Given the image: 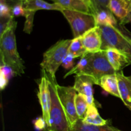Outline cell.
<instances>
[{
  "label": "cell",
  "mask_w": 131,
  "mask_h": 131,
  "mask_svg": "<svg viewBox=\"0 0 131 131\" xmlns=\"http://www.w3.org/2000/svg\"><path fill=\"white\" fill-rule=\"evenodd\" d=\"M16 27L17 22L12 19L7 29L0 36L1 63L10 67L15 75L21 76L25 73L26 67L17 51L15 34Z\"/></svg>",
  "instance_id": "cell-1"
},
{
  "label": "cell",
  "mask_w": 131,
  "mask_h": 131,
  "mask_svg": "<svg viewBox=\"0 0 131 131\" xmlns=\"http://www.w3.org/2000/svg\"><path fill=\"white\" fill-rule=\"evenodd\" d=\"M49 79V88L51 94V108L49 111V124L46 130L53 131H70V127L67 118L60 102L57 90H56V79L51 78L46 72Z\"/></svg>",
  "instance_id": "cell-2"
},
{
  "label": "cell",
  "mask_w": 131,
  "mask_h": 131,
  "mask_svg": "<svg viewBox=\"0 0 131 131\" xmlns=\"http://www.w3.org/2000/svg\"><path fill=\"white\" fill-rule=\"evenodd\" d=\"M72 40H61L50 47L44 52L43 60L40 63L42 72H46L54 79L56 78V72L69 54V48Z\"/></svg>",
  "instance_id": "cell-3"
},
{
  "label": "cell",
  "mask_w": 131,
  "mask_h": 131,
  "mask_svg": "<svg viewBox=\"0 0 131 131\" xmlns=\"http://www.w3.org/2000/svg\"><path fill=\"white\" fill-rule=\"evenodd\" d=\"M99 27L102 33L101 50L115 49L131 58V38L129 36L126 35L116 27Z\"/></svg>",
  "instance_id": "cell-4"
},
{
  "label": "cell",
  "mask_w": 131,
  "mask_h": 131,
  "mask_svg": "<svg viewBox=\"0 0 131 131\" xmlns=\"http://www.w3.org/2000/svg\"><path fill=\"white\" fill-rule=\"evenodd\" d=\"M61 12L69 22L72 30L74 38L81 37L87 31L97 26L95 16L92 14L66 9Z\"/></svg>",
  "instance_id": "cell-5"
},
{
  "label": "cell",
  "mask_w": 131,
  "mask_h": 131,
  "mask_svg": "<svg viewBox=\"0 0 131 131\" xmlns=\"http://www.w3.org/2000/svg\"><path fill=\"white\" fill-rule=\"evenodd\" d=\"M88 65L82 74L90 75L97 82L104 75L116 74L106 56V51H101L95 53H89Z\"/></svg>",
  "instance_id": "cell-6"
},
{
  "label": "cell",
  "mask_w": 131,
  "mask_h": 131,
  "mask_svg": "<svg viewBox=\"0 0 131 131\" xmlns=\"http://www.w3.org/2000/svg\"><path fill=\"white\" fill-rule=\"evenodd\" d=\"M56 90L71 129L79 119L75 105V97L77 92L74 86H63L59 85L58 83L56 84Z\"/></svg>",
  "instance_id": "cell-7"
},
{
  "label": "cell",
  "mask_w": 131,
  "mask_h": 131,
  "mask_svg": "<svg viewBox=\"0 0 131 131\" xmlns=\"http://www.w3.org/2000/svg\"><path fill=\"white\" fill-rule=\"evenodd\" d=\"M38 82V101L42 110V117L44 119L47 127L49 124V111L51 108V94L49 88V79L44 72Z\"/></svg>",
  "instance_id": "cell-8"
},
{
  "label": "cell",
  "mask_w": 131,
  "mask_h": 131,
  "mask_svg": "<svg viewBox=\"0 0 131 131\" xmlns=\"http://www.w3.org/2000/svg\"><path fill=\"white\" fill-rule=\"evenodd\" d=\"M93 85H98V82L93 78L84 74H78L75 76L74 88L78 93L85 95L88 104L95 105L93 97Z\"/></svg>",
  "instance_id": "cell-9"
},
{
  "label": "cell",
  "mask_w": 131,
  "mask_h": 131,
  "mask_svg": "<svg viewBox=\"0 0 131 131\" xmlns=\"http://www.w3.org/2000/svg\"><path fill=\"white\" fill-rule=\"evenodd\" d=\"M109 9L120 24L131 23V0H110Z\"/></svg>",
  "instance_id": "cell-10"
},
{
  "label": "cell",
  "mask_w": 131,
  "mask_h": 131,
  "mask_svg": "<svg viewBox=\"0 0 131 131\" xmlns=\"http://www.w3.org/2000/svg\"><path fill=\"white\" fill-rule=\"evenodd\" d=\"M83 46L88 53H95L101 51L102 33L98 26L87 31L82 35Z\"/></svg>",
  "instance_id": "cell-11"
},
{
  "label": "cell",
  "mask_w": 131,
  "mask_h": 131,
  "mask_svg": "<svg viewBox=\"0 0 131 131\" xmlns=\"http://www.w3.org/2000/svg\"><path fill=\"white\" fill-rule=\"evenodd\" d=\"M107 58L116 72L122 71L126 67L131 65V58L125 54L115 49L106 50Z\"/></svg>",
  "instance_id": "cell-12"
},
{
  "label": "cell",
  "mask_w": 131,
  "mask_h": 131,
  "mask_svg": "<svg viewBox=\"0 0 131 131\" xmlns=\"http://www.w3.org/2000/svg\"><path fill=\"white\" fill-rule=\"evenodd\" d=\"M116 74L118 82L120 99L131 111V75L126 76L123 71L118 72Z\"/></svg>",
  "instance_id": "cell-13"
},
{
  "label": "cell",
  "mask_w": 131,
  "mask_h": 131,
  "mask_svg": "<svg viewBox=\"0 0 131 131\" xmlns=\"http://www.w3.org/2000/svg\"><path fill=\"white\" fill-rule=\"evenodd\" d=\"M26 10L35 12L40 10H57L61 12L65 10L57 3H49L44 0H21Z\"/></svg>",
  "instance_id": "cell-14"
},
{
  "label": "cell",
  "mask_w": 131,
  "mask_h": 131,
  "mask_svg": "<svg viewBox=\"0 0 131 131\" xmlns=\"http://www.w3.org/2000/svg\"><path fill=\"white\" fill-rule=\"evenodd\" d=\"M57 3L64 9L92 14L90 4L84 0H51Z\"/></svg>",
  "instance_id": "cell-15"
},
{
  "label": "cell",
  "mask_w": 131,
  "mask_h": 131,
  "mask_svg": "<svg viewBox=\"0 0 131 131\" xmlns=\"http://www.w3.org/2000/svg\"><path fill=\"white\" fill-rule=\"evenodd\" d=\"M99 86L107 93L120 99L118 82L116 74L104 75L99 79Z\"/></svg>",
  "instance_id": "cell-16"
},
{
  "label": "cell",
  "mask_w": 131,
  "mask_h": 131,
  "mask_svg": "<svg viewBox=\"0 0 131 131\" xmlns=\"http://www.w3.org/2000/svg\"><path fill=\"white\" fill-rule=\"evenodd\" d=\"M82 120L84 124L96 126L106 125L110 123L109 120H104L101 117L95 105L88 106L85 116Z\"/></svg>",
  "instance_id": "cell-17"
},
{
  "label": "cell",
  "mask_w": 131,
  "mask_h": 131,
  "mask_svg": "<svg viewBox=\"0 0 131 131\" xmlns=\"http://www.w3.org/2000/svg\"><path fill=\"white\" fill-rule=\"evenodd\" d=\"M96 25L118 28L117 19L110 10H102L94 15Z\"/></svg>",
  "instance_id": "cell-18"
},
{
  "label": "cell",
  "mask_w": 131,
  "mask_h": 131,
  "mask_svg": "<svg viewBox=\"0 0 131 131\" xmlns=\"http://www.w3.org/2000/svg\"><path fill=\"white\" fill-rule=\"evenodd\" d=\"M70 131H124L112 126L111 123L106 125L96 126L84 124L81 119H79Z\"/></svg>",
  "instance_id": "cell-19"
},
{
  "label": "cell",
  "mask_w": 131,
  "mask_h": 131,
  "mask_svg": "<svg viewBox=\"0 0 131 131\" xmlns=\"http://www.w3.org/2000/svg\"><path fill=\"white\" fill-rule=\"evenodd\" d=\"M69 53L71 54L75 58H81L88 54V52L83 46L82 36L74 38V39L72 40L69 48Z\"/></svg>",
  "instance_id": "cell-20"
},
{
  "label": "cell",
  "mask_w": 131,
  "mask_h": 131,
  "mask_svg": "<svg viewBox=\"0 0 131 131\" xmlns=\"http://www.w3.org/2000/svg\"><path fill=\"white\" fill-rule=\"evenodd\" d=\"M75 105L77 114L79 119L83 120L89 106L86 97L81 93H78L75 97Z\"/></svg>",
  "instance_id": "cell-21"
},
{
  "label": "cell",
  "mask_w": 131,
  "mask_h": 131,
  "mask_svg": "<svg viewBox=\"0 0 131 131\" xmlns=\"http://www.w3.org/2000/svg\"><path fill=\"white\" fill-rule=\"evenodd\" d=\"M14 70L6 65L1 63L0 65V88L3 90L8 85L10 78L15 76Z\"/></svg>",
  "instance_id": "cell-22"
},
{
  "label": "cell",
  "mask_w": 131,
  "mask_h": 131,
  "mask_svg": "<svg viewBox=\"0 0 131 131\" xmlns=\"http://www.w3.org/2000/svg\"><path fill=\"white\" fill-rule=\"evenodd\" d=\"M88 54H86V55L83 56V57H81V60H79V62L76 65L75 67L72 68V69H70L67 73L65 75L64 78H66L67 77L69 76L70 75H72V74H82L84 71L85 70V69H86V67L88 65V63H89V56H88Z\"/></svg>",
  "instance_id": "cell-23"
},
{
  "label": "cell",
  "mask_w": 131,
  "mask_h": 131,
  "mask_svg": "<svg viewBox=\"0 0 131 131\" xmlns=\"http://www.w3.org/2000/svg\"><path fill=\"white\" fill-rule=\"evenodd\" d=\"M92 12L93 15L102 10H110L109 2L110 0H89Z\"/></svg>",
  "instance_id": "cell-24"
},
{
  "label": "cell",
  "mask_w": 131,
  "mask_h": 131,
  "mask_svg": "<svg viewBox=\"0 0 131 131\" xmlns=\"http://www.w3.org/2000/svg\"><path fill=\"white\" fill-rule=\"evenodd\" d=\"M12 6L7 0H0V17L1 19H8L14 17L12 15Z\"/></svg>",
  "instance_id": "cell-25"
},
{
  "label": "cell",
  "mask_w": 131,
  "mask_h": 131,
  "mask_svg": "<svg viewBox=\"0 0 131 131\" xmlns=\"http://www.w3.org/2000/svg\"><path fill=\"white\" fill-rule=\"evenodd\" d=\"M35 13L31 12L26 11V21L24 24V31L26 33L30 34L32 31L33 26V19Z\"/></svg>",
  "instance_id": "cell-26"
},
{
  "label": "cell",
  "mask_w": 131,
  "mask_h": 131,
  "mask_svg": "<svg viewBox=\"0 0 131 131\" xmlns=\"http://www.w3.org/2000/svg\"><path fill=\"white\" fill-rule=\"evenodd\" d=\"M12 15L14 17H19L26 15V10L23 5V3L19 2L12 6Z\"/></svg>",
  "instance_id": "cell-27"
},
{
  "label": "cell",
  "mask_w": 131,
  "mask_h": 131,
  "mask_svg": "<svg viewBox=\"0 0 131 131\" xmlns=\"http://www.w3.org/2000/svg\"><path fill=\"white\" fill-rule=\"evenodd\" d=\"M74 59H75V58L71 54L69 53L64 59L61 65L65 69H72L74 67Z\"/></svg>",
  "instance_id": "cell-28"
},
{
  "label": "cell",
  "mask_w": 131,
  "mask_h": 131,
  "mask_svg": "<svg viewBox=\"0 0 131 131\" xmlns=\"http://www.w3.org/2000/svg\"><path fill=\"white\" fill-rule=\"evenodd\" d=\"M34 126L36 130H46V128H47V124H46L44 119L42 116V117L36 119L34 122Z\"/></svg>",
  "instance_id": "cell-29"
},
{
  "label": "cell",
  "mask_w": 131,
  "mask_h": 131,
  "mask_svg": "<svg viewBox=\"0 0 131 131\" xmlns=\"http://www.w3.org/2000/svg\"><path fill=\"white\" fill-rule=\"evenodd\" d=\"M84 1H87V2H88L90 3V1L89 0H84Z\"/></svg>",
  "instance_id": "cell-30"
},
{
  "label": "cell",
  "mask_w": 131,
  "mask_h": 131,
  "mask_svg": "<svg viewBox=\"0 0 131 131\" xmlns=\"http://www.w3.org/2000/svg\"><path fill=\"white\" fill-rule=\"evenodd\" d=\"M47 131H53V130H47Z\"/></svg>",
  "instance_id": "cell-31"
},
{
  "label": "cell",
  "mask_w": 131,
  "mask_h": 131,
  "mask_svg": "<svg viewBox=\"0 0 131 131\" xmlns=\"http://www.w3.org/2000/svg\"><path fill=\"white\" fill-rule=\"evenodd\" d=\"M19 1H21V0H19Z\"/></svg>",
  "instance_id": "cell-32"
}]
</instances>
